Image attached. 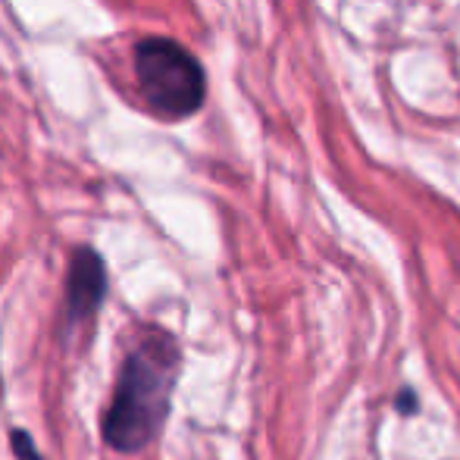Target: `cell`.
I'll use <instances>...</instances> for the list:
<instances>
[{
    "label": "cell",
    "instance_id": "1",
    "mask_svg": "<svg viewBox=\"0 0 460 460\" xmlns=\"http://www.w3.org/2000/svg\"><path fill=\"white\" fill-rule=\"evenodd\" d=\"M176 379L179 345L172 335H145L119 369L113 401L103 413V442L122 455L145 451L164 429Z\"/></svg>",
    "mask_w": 460,
    "mask_h": 460
},
{
    "label": "cell",
    "instance_id": "2",
    "mask_svg": "<svg viewBox=\"0 0 460 460\" xmlns=\"http://www.w3.org/2000/svg\"><path fill=\"white\" fill-rule=\"evenodd\" d=\"M135 75L145 101L164 119H185L204 103V69L172 38H145L135 44Z\"/></svg>",
    "mask_w": 460,
    "mask_h": 460
},
{
    "label": "cell",
    "instance_id": "3",
    "mask_svg": "<svg viewBox=\"0 0 460 460\" xmlns=\"http://www.w3.org/2000/svg\"><path fill=\"white\" fill-rule=\"evenodd\" d=\"M107 295V267L94 248H79L66 279V320L73 326L94 320Z\"/></svg>",
    "mask_w": 460,
    "mask_h": 460
},
{
    "label": "cell",
    "instance_id": "4",
    "mask_svg": "<svg viewBox=\"0 0 460 460\" xmlns=\"http://www.w3.org/2000/svg\"><path fill=\"white\" fill-rule=\"evenodd\" d=\"M13 455H16L19 460H41V455L35 451L31 436H29V432H22V429L13 432Z\"/></svg>",
    "mask_w": 460,
    "mask_h": 460
}]
</instances>
